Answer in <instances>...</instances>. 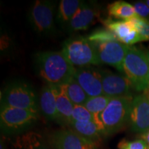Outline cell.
I'll return each instance as SVG.
<instances>
[{"label": "cell", "mask_w": 149, "mask_h": 149, "mask_svg": "<svg viewBox=\"0 0 149 149\" xmlns=\"http://www.w3.org/2000/svg\"><path fill=\"white\" fill-rule=\"evenodd\" d=\"M133 7L137 16L144 19L149 17V7L145 1H137L134 3Z\"/></svg>", "instance_id": "obj_26"}, {"label": "cell", "mask_w": 149, "mask_h": 149, "mask_svg": "<svg viewBox=\"0 0 149 149\" xmlns=\"http://www.w3.org/2000/svg\"><path fill=\"white\" fill-rule=\"evenodd\" d=\"M87 38L90 42L94 44L118 41L116 36L107 29H97L91 33Z\"/></svg>", "instance_id": "obj_22"}, {"label": "cell", "mask_w": 149, "mask_h": 149, "mask_svg": "<svg viewBox=\"0 0 149 149\" xmlns=\"http://www.w3.org/2000/svg\"><path fill=\"white\" fill-rule=\"evenodd\" d=\"M72 121L80 122H95V118L94 115L90 111H88L84 105H74L73 111H72Z\"/></svg>", "instance_id": "obj_24"}, {"label": "cell", "mask_w": 149, "mask_h": 149, "mask_svg": "<svg viewBox=\"0 0 149 149\" xmlns=\"http://www.w3.org/2000/svg\"><path fill=\"white\" fill-rule=\"evenodd\" d=\"M52 86L55 95L59 122L70 124L74 105L68 97L62 86Z\"/></svg>", "instance_id": "obj_15"}, {"label": "cell", "mask_w": 149, "mask_h": 149, "mask_svg": "<svg viewBox=\"0 0 149 149\" xmlns=\"http://www.w3.org/2000/svg\"><path fill=\"white\" fill-rule=\"evenodd\" d=\"M129 121L132 130L145 133L149 130V99L146 94L136 96L132 100Z\"/></svg>", "instance_id": "obj_11"}, {"label": "cell", "mask_w": 149, "mask_h": 149, "mask_svg": "<svg viewBox=\"0 0 149 149\" xmlns=\"http://www.w3.org/2000/svg\"><path fill=\"white\" fill-rule=\"evenodd\" d=\"M97 15L96 9L90 3L83 1L71 20L67 24L68 30L71 32L86 30Z\"/></svg>", "instance_id": "obj_14"}, {"label": "cell", "mask_w": 149, "mask_h": 149, "mask_svg": "<svg viewBox=\"0 0 149 149\" xmlns=\"http://www.w3.org/2000/svg\"><path fill=\"white\" fill-rule=\"evenodd\" d=\"M1 105L37 112L36 95L32 86L22 80L7 86L1 96Z\"/></svg>", "instance_id": "obj_4"}, {"label": "cell", "mask_w": 149, "mask_h": 149, "mask_svg": "<svg viewBox=\"0 0 149 149\" xmlns=\"http://www.w3.org/2000/svg\"><path fill=\"white\" fill-rule=\"evenodd\" d=\"M70 125L76 133L93 141L99 139L102 135H104L100 128L94 122H80L72 121Z\"/></svg>", "instance_id": "obj_20"}, {"label": "cell", "mask_w": 149, "mask_h": 149, "mask_svg": "<svg viewBox=\"0 0 149 149\" xmlns=\"http://www.w3.org/2000/svg\"><path fill=\"white\" fill-rule=\"evenodd\" d=\"M55 3L48 0H37L30 8L29 19L37 33L53 34L55 31Z\"/></svg>", "instance_id": "obj_7"}, {"label": "cell", "mask_w": 149, "mask_h": 149, "mask_svg": "<svg viewBox=\"0 0 149 149\" xmlns=\"http://www.w3.org/2000/svg\"><path fill=\"white\" fill-rule=\"evenodd\" d=\"M142 139L147 143V144H148V146L149 148V130L148 131H147L146 133L143 134Z\"/></svg>", "instance_id": "obj_27"}, {"label": "cell", "mask_w": 149, "mask_h": 149, "mask_svg": "<svg viewBox=\"0 0 149 149\" xmlns=\"http://www.w3.org/2000/svg\"><path fill=\"white\" fill-rule=\"evenodd\" d=\"M74 78L89 97L104 95L102 74L94 68L76 69Z\"/></svg>", "instance_id": "obj_12"}, {"label": "cell", "mask_w": 149, "mask_h": 149, "mask_svg": "<svg viewBox=\"0 0 149 149\" xmlns=\"http://www.w3.org/2000/svg\"><path fill=\"white\" fill-rule=\"evenodd\" d=\"M102 74L104 95L111 98L131 97V82L126 76L109 70H100Z\"/></svg>", "instance_id": "obj_10"}, {"label": "cell", "mask_w": 149, "mask_h": 149, "mask_svg": "<svg viewBox=\"0 0 149 149\" xmlns=\"http://www.w3.org/2000/svg\"><path fill=\"white\" fill-rule=\"evenodd\" d=\"M104 24L116 36L117 40L125 45H133L144 41L128 21H113L111 19H107Z\"/></svg>", "instance_id": "obj_13"}, {"label": "cell", "mask_w": 149, "mask_h": 149, "mask_svg": "<svg viewBox=\"0 0 149 149\" xmlns=\"http://www.w3.org/2000/svg\"><path fill=\"white\" fill-rule=\"evenodd\" d=\"M147 56H148V64H149V52L147 53ZM148 82H149V75H148Z\"/></svg>", "instance_id": "obj_30"}, {"label": "cell", "mask_w": 149, "mask_h": 149, "mask_svg": "<svg viewBox=\"0 0 149 149\" xmlns=\"http://www.w3.org/2000/svg\"><path fill=\"white\" fill-rule=\"evenodd\" d=\"M64 88L68 97L74 105H84L89 97L83 88L73 78L69 82L61 85Z\"/></svg>", "instance_id": "obj_21"}, {"label": "cell", "mask_w": 149, "mask_h": 149, "mask_svg": "<svg viewBox=\"0 0 149 149\" xmlns=\"http://www.w3.org/2000/svg\"><path fill=\"white\" fill-rule=\"evenodd\" d=\"M37 149H51V148H49L48 147L45 146V145H44V144H42L40 146L38 147V148H37Z\"/></svg>", "instance_id": "obj_28"}, {"label": "cell", "mask_w": 149, "mask_h": 149, "mask_svg": "<svg viewBox=\"0 0 149 149\" xmlns=\"http://www.w3.org/2000/svg\"><path fill=\"white\" fill-rule=\"evenodd\" d=\"M111 99V97L104 95L93 97H89L84 105L88 111H90L94 115L95 118V123L100 128L104 134H106V131L101 119H100V115L107 107Z\"/></svg>", "instance_id": "obj_17"}, {"label": "cell", "mask_w": 149, "mask_h": 149, "mask_svg": "<svg viewBox=\"0 0 149 149\" xmlns=\"http://www.w3.org/2000/svg\"><path fill=\"white\" fill-rule=\"evenodd\" d=\"M119 149H148L147 143L143 139L134 141H121L118 144Z\"/></svg>", "instance_id": "obj_25"}, {"label": "cell", "mask_w": 149, "mask_h": 149, "mask_svg": "<svg viewBox=\"0 0 149 149\" xmlns=\"http://www.w3.org/2000/svg\"><path fill=\"white\" fill-rule=\"evenodd\" d=\"M148 20H149V19H148Z\"/></svg>", "instance_id": "obj_33"}, {"label": "cell", "mask_w": 149, "mask_h": 149, "mask_svg": "<svg viewBox=\"0 0 149 149\" xmlns=\"http://www.w3.org/2000/svg\"><path fill=\"white\" fill-rule=\"evenodd\" d=\"M94 44L100 64L109 65L124 72V61L129 46L119 41Z\"/></svg>", "instance_id": "obj_8"}, {"label": "cell", "mask_w": 149, "mask_h": 149, "mask_svg": "<svg viewBox=\"0 0 149 149\" xmlns=\"http://www.w3.org/2000/svg\"><path fill=\"white\" fill-rule=\"evenodd\" d=\"M37 120V112L1 105L0 123L5 134L19 133L31 127Z\"/></svg>", "instance_id": "obj_6"}, {"label": "cell", "mask_w": 149, "mask_h": 149, "mask_svg": "<svg viewBox=\"0 0 149 149\" xmlns=\"http://www.w3.org/2000/svg\"><path fill=\"white\" fill-rule=\"evenodd\" d=\"M34 59L37 75L47 84L64 85L74 78L75 68L61 51L40 52Z\"/></svg>", "instance_id": "obj_1"}, {"label": "cell", "mask_w": 149, "mask_h": 149, "mask_svg": "<svg viewBox=\"0 0 149 149\" xmlns=\"http://www.w3.org/2000/svg\"><path fill=\"white\" fill-rule=\"evenodd\" d=\"M108 11L111 16L122 21H128L136 14L133 5L124 1H116L108 6Z\"/></svg>", "instance_id": "obj_19"}, {"label": "cell", "mask_w": 149, "mask_h": 149, "mask_svg": "<svg viewBox=\"0 0 149 149\" xmlns=\"http://www.w3.org/2000/svg\"><path fill=\"white\" fill-rule=\"evenodd\" d=\"M132 97L111 98L100 115L106 134H113L121 129L129 120Z\"/></svg>", "instance_id": "obj_5"}, {"label": "cell", "mask_w": 149, "mask_h": 149, "mask_svg": "<svg viewBox=\"0 0 149 149\" xmlns=\"http://www.w3.org/2000/svg\"><path fill=\"white\" fill-rule=\"evenodd\" d=\"M40 104L43 115L48 120L59 121L56 99L53 86L46 84L41 93Z\"/></svg>", "instance_id": "obj_16"}, {"label": "cell", "mask_w": 149, "mask_h": 149, "mask_svg": "<svg viewBox=\"0 0 149 149\" xmlns=\"http://www.w3.org/2000/svg\"><path fill=\"white\" fill-rule=\"evenodd\" d=\"M148 149H149V148H148Z\"/></svg>", "instance_id": "obj_32"}, {"label": "cell", "mask_w": 149, "mask_h": 149, "mask_svg": "<svg viewBox=\"0 0 149 149\" xmlns=\"http://www.w3.org/2000/svg\"><path fill=\"white\" fill-rule=\"evenodd\" d=\"M79 0H61L57 8L56 20L60 24H68L82 3Z\"/></svg>", "instance_id": "obj_18"}, {"label": "cell", "mask_w": 149, "mask_h": 149, "mask_svg": "<svg viewBox=\"0 0 149 149\" xmlns=\"http://www.w3.org/2000/svg\"><path fill=\"white\" fill-rule=\"evenodd\" d=\"M61 52L74 66L101 64L95 44L87 37H72L66 40Z\"/></svg>", "instance_id": "obj_3"}, {"label": "cell", "mask_w": 149, "mask_h": 149, "mask_svg": "<svg viewBox=\"0 0 149 149\" xmlns=\"http://www.w3.org/2000/svg\"><path fill=\"white\" fill-rule=\"evenodd\" d=\"M147 96H148V99H149V90H148V93H147Z\"/></svg>", "instance_id": "obj_31"}, {"label": "cell", "mask_w": 149, "mask_h": 149, "mask_svg": "<svg viewBox=\"0 0 149 149\" xmlns=\"http://www.w3.org/2000/svg\"><path fill=\"white\" fill-rule=\"evenodd\" d=\"M124 72L137 91L149 90V64L147 53L129 46L124 61Z\"/></svg>", "instance_id": "obj_2"}, {"label": "cell", "mask_w": 149, "mask_h": 149, "mask_svg": "<svg viewBox=\"0 0 149 149\" xmlns=\"http://www.w3.org/2000/svg\"><path fill=\"white\" fill-rule=\"evenodd\" d=\"M144 41L149 40V20L136 16L128 21Z\"/></svg>", "instance_id": "obj_23"}, {"label": "cell", "mask_w": 149, "mask_h": 149, "mask_svg": "<svg viewBox=\"0 0 149 149\" xmlns=\"http://www.w3.org/2000/svg\"><path fill=\"white\" fill-rule=\"evenodd\" d=\"M145 3H146V5L149 7V0H147V1H145Z\"/></svg>", "instance_id": "obj_29"}, {"label": "cell", "mask_w": 149, "mask_h": 149, "mask_svg": "<svg viewBox=\"0 0 149 149\" xmlns=\"http://www.w3.org/2000/svg\"><path fill=\"white\" fill-rule=\"evenodd\" d=\"M49 143L55 149H96L95 141L69 129L54 132L50 135Z\"/></svg>", "instance_id": "obj_9"}]
</instances>
